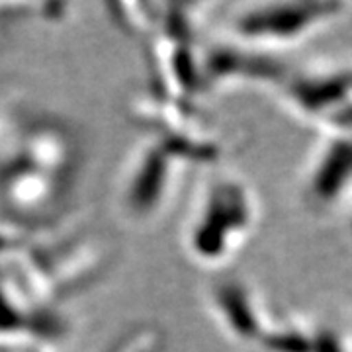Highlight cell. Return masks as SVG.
I'll list each match as a JSON object with an SVG mask.
<instances>
[{
	"instance_id": "cell-1",
	"label": "cell",
	"mask_w": 352,
	"mask_h": 352,
	"mask_svg": "<svg viewBox=\"0 0 352 352\" xmlns=\"http://www.w3.org/2000/svg\"><path fill=\"white\" fill-rule=\"evenodd\" d=\"M75 138L57 124H36L0 164V201L20 227L41 226L63 210L78 176Z\"/></svg>"
},
{
	"instance_id": "cell-2",
	"label": "cell",
	"mask_w": 352,
	"mask_h": 352,
	"mask_svg": "<svg viewBox=\"0 0 352 352\" xmlns=\"http://www.w3.org/2000/svg\"><path fill=\"white\" fill-rule=\"evenodd\" d=\"M176 159L159 139L143 143L127 164L120 188V206L124 214L138 221H151L173 198Z\"/></svg>"
},
{
	"instance_id": "cell-3",
	"label": "cell",
	"mask_w": 352,
	"mask_h": 352,
	"mask_svg": "<svg viewBox=\"0 0 352 352\" xmlns=\"http://www.w3.org/2000/svg\"><path fill=\"white\" fill-rule=\"evenodd\" d=\"M67 333V321L55 305L32 300L6 274H0V344L39 342L47 344Z\"/></svg>"
},
{
	"instance_id": "cell-4",
	"label": "cell",
	"mask_w": 352,
	"mask_h": 352,
	"mask_svg": "<svg viewBox=\"0 0 352 352\" xmlns=\"http://www.w3.org/2000/svg\"><path fill=\"white\" fill-rule=\"evenodd\" d=\"M163 346L164 337L161 329L139 323L113 339L102 352H161Z\"/></svg>"
},
{
	"instance_id": "cell-5",
	"label": "cell",
	"mask_w": 352,
	"mask_h": 352,
	"mask_svg": "<svg viewBox=\"0 0 352 352\" xmlns=\"http://www.w3.org/2000/svg\"><path fill=\"white\" fill-rule=\"evenodd\" d=\"M30 243L28 229L16 223L0 226V274L12 266Z\"/></svg>"
},
{
	"instance_id": "cell-6",
	"label": "cell",
	"mask_w": 352,
	"mask_h": 352,
	"mask_svg": "<svg viewBox=\"0 0 352 352\" xmlns=\"http://www.w3.org/2000/svg\"><path fill=\"white\" fill-rule=\"evenodd\" d=\"M0 352H50V346L39 342H4Z\"/></svg>"
}]
</instances>
